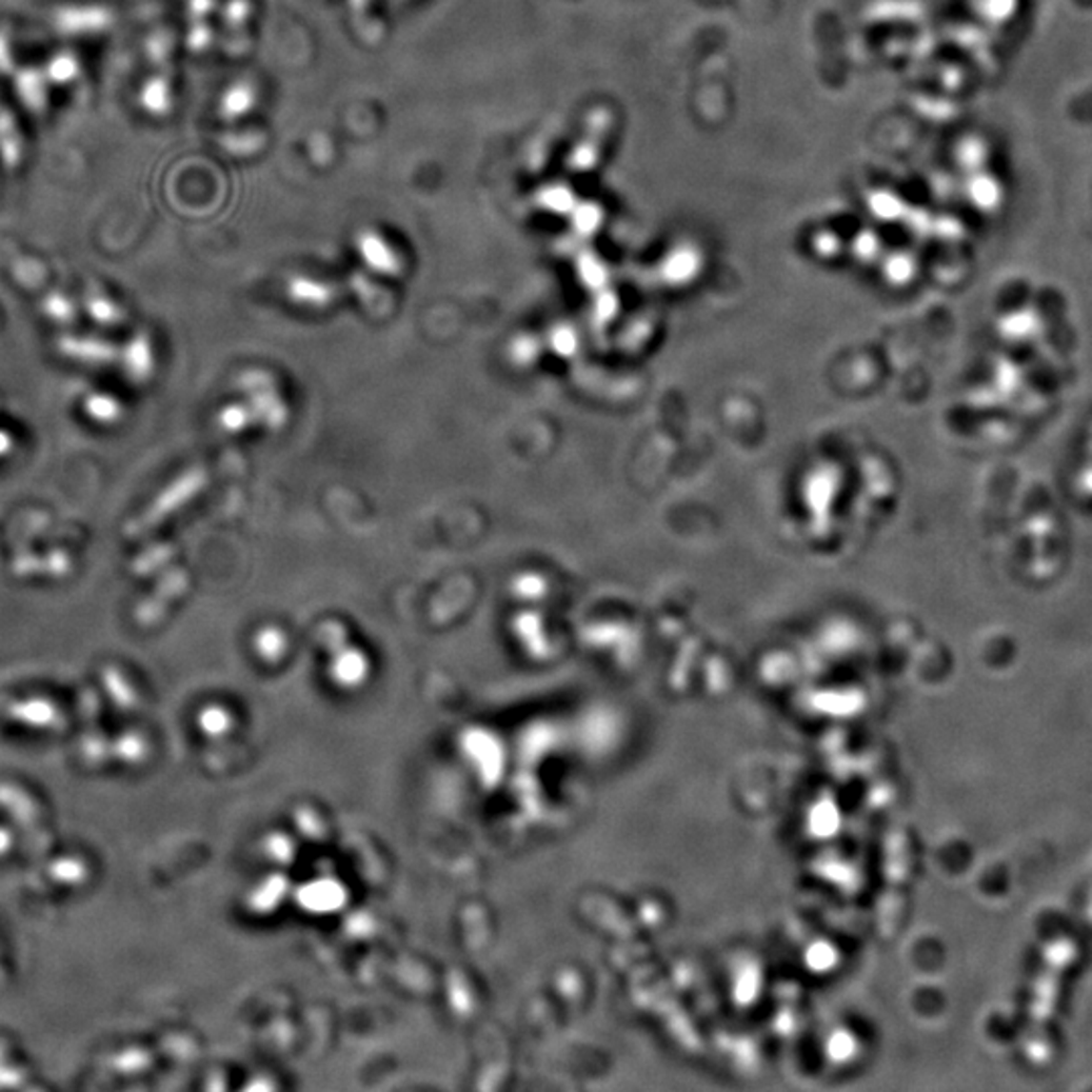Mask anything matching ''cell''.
<instances>
[{
	"label": "cell",
	"mask_w": 1092,
	"mask_h": 1092,
	"mask_svg": "<svg viewBox=\"0 0 1092 1092\" xmlns=\"http://www.w3.org/2000/svg\"><path fill=\"white\" fill-rule=\"evenodd\" d=\"M1076 966V951L1074 945L1063 940L1054 945L1048 953V961L1041 971L1040 984L1036 988V1004H1034V1038L1032 1046L1036 1048V1058H1046L1054 1052L1056 1036H1054V1021L1060 1008L1063 991L1067 986V979Z\"/></svg>",
	"instance_id": "1"
},
{
	"label": "cell",
	"mask_w": 1092,
	"mask_h": 1092,
	"mask_svg": "<svg viewBox=\"0 0 1092 1092\" xmlns=\"http://www.w3.org/2000/svg\"><path fill=\"white\" fill-rule=\"evenodd\" d=\"M204 485V474L201 470H191L186 474H182L178 480L171 483L153 504L148 507V510L134 520L132 529L127 527V533L130 534H142L146 531H153L156 524H160L162 520H166L168 516H173L177 510L182 509L184 504H188L197 492Z\"/></svg>",
	"instance_id": "2"
},
{
	"label": "cell",
	"mask_w": 1092,
	"mask_h": 1092,
	"mask_svg": "<svg viewBox=\"0 0 1092 1092\" xmlns=\"http://www.w3.org/2000/svg\"><path fill=\"white\" fill-rule=\"evenodd\" d=\"M127 373L134 379H144L153 373V349L146 338H136L127 351Z\"/></svg>",
	"instance_id": "3"
},
{
	"label": "cell",
	"mask_w": 1092,
	"mask_h": 1092,
	"mask_svg": "<svg viewBox=\"0 0 1092 1092\" xmlns=\"http://www.w3.org/2000/svg\"><path fill=\"white\" fill-rule=\"evenodd\" d=\"M85 411L92 419L100 421V423H112V421H118L120 415H122V406L120 403L110 397V395H92L87 401H85Z\"/></svg>",
	"instance_id": "4"
},
{
	"label": "cell",
	"mask_w": 1092,
	"mask_h": 1092,
	"mask_svg": "<svg viewBox=\"0 0 1092 1092\" xmlns=\"http://www.w3.org/2000/svg\"><path fill=\"white\" fill-rule=\"evenodd\" d=\"M254 421V413L245 405L225 406L219 413V423L225 432H243Z\"/></svg>",
	"instance_id": "5"
},
{
	"label": "cell",
	"mask_w": 1092,
	"mask_h": 1092,
	"mask_svg": "<svg viewBox=\"0 0 1092 1092\" xmlns=\"http://www.w3.org/2000/svg\"><path fill=\"white\" fill-rule=\"evenodd\" d=\"M11 452H13V437H11V433L0 430V458L8 456Z\"/></svg>",
	"instance_id": "6"
}]
</instances>
